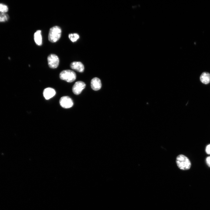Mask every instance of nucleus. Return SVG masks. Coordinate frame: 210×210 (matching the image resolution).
Instances as JSON below:
<instances>
[{"mask_svg":"<svg viewBox=\"0 0 210 210\" xmlns=\"http://www.w3.org/2000/svg\"><path fill=\"white\" fill-rule=\"evenodd\" d=\"M176 163L178 168L183 170H188L191 166L189 159L183 154L179 155L176 157Z\"/></svg>","mask_w":210,"mask_h":210,"instance_id":"nucleus-1","label":"nucleus"},{"mask_svg":"<svg viewBox=\"0 0 210 210\" xmlns=\"http://www.w3.org/2000/svg\"><path fill=\"white\" fill-rule=\"evenodd\" d=\"M61 32V29L59 26H55L51 27L49 32L48 40L52 42H57L60 38Z\"/></svg>","mask_w":210,"mask_h":210,"instance_id":"nucleus-2","label":"nucleus"},{"mask_svg":"<svg viewBox=\"0 0 210 210\" xmlns=\"http://www.w3.org/2000/svg\"><path fill=\"white\" fill-rule=\"evenodd\" d=\"M59 76L60 79L69 83L73 82L76 78V73L71 70L62 71L60 73Z\"/></svg>","mask_w":210,"mask_h":210,"instance_id":"nucleus-3","label":"nucleus"},{"mask_svg":"<svg viewBox=\"0 0 210 210\" xmlns=\"http://www.w3.org/2000/svg\"><path fill=\"white\" fill-rule=\"evenodd\" d=\"M48 64L49 67L52 69H55L58 66L59 60L58 56L54 54H51L48 57Z\"/></svg>","mask_w":210,"mask_h":210,"instance_id":"nucleus-4","label":"nucleus"},{"mask_svg":"<svg viewBox=\"0 0 210 210\" xmlns=\"http://www.w3.org/2000/svg\"><path fill=\"white\" fill-rule=\"evenodd\" d=\"M59 102L60 106L65 108H70L74 104L72 99L68 96H64L61 97L60 99Z\"/></svg>","mask_w":210,"mask_h":210,"instance_id":"nucleus-5","label":"nucleus"},{"mask_svg":"<svg viewBox=\"0 0 210 210\" xmlns=\"http://www.w3.org/2000/svg\"><path fill=\"white\" fill-rule=\"evenodd\" d=\"M85 83L82 81L76 82L73 85L72 90L73 92L76 95H78L82 92L85 87Z\"/></svg>","mask_w":210,"mask_h":210,"instance_id":"nucleus-6","label":"nucleus"},{"mask_svg":"<svg viewBox=\"0 0 210 210\" xmlns=\"http://www.w3.org/2000/svg\"><path fill=\"white\" fill-rule=\"evenodd\" d=\"M56 94L55 90L51 88H47L44 89L43 92L44 97L46 99H49L53 97Z\"/></svg>","mask_w":210,"mask_h":210,"instance_id":"nucleus-7","label":"nucleus"},{"mask_svg":"<svg viewBox=\"0 0 210 210\" xmlns=\"http://www.w3.org/2000/svg\"><path fill=\"white\" fill-rule=\"evenodd\" d=\"M70 66L72 69L79 72H83L84 69L83 64L80 62H72L70 65Z\"/></svg>","mask_w":210,"mask_h":210,"instance_id":"nucleus-8","label":"nucleus"},{"mask_svg":"<svg viewBox=\"0 0 210 210\" xmlns=\"http://www.w3.org/2000/svg\"><path fill=\"white\" fill-rule=\"evenodd\" d=\"M91 86L92 89L97 91L100 89L102 87V84L100 79L98 78H93L91 81Z\"/></svg>","mask_w":210,"mask_h":210,"instance_id":"nucleus-9","label":"nucleus"},{"mask_svg":"<svg viewBox=\"0 0 210 210\" xmlns=\"http://www.w3.org/2000/svg\"><path fill=\"white\" fill-rule=\"evenodd\" d=\"M34 39L36 43L38 46H41L42 44V37L41 35V31L37 30L34 34Z\"/></svg>","mask_w":210,"mask_h":210,"instance_id":"nucleus-10","label":"nucleus"},{"mask_svg":"<svg viewBox=\"0 0 210 210\" xmlns=\"http://www.w3.org/2000/svg\"><path fill=\"white\" fill-rule=\"evenodd\" d=\"M200 79L202 83L208 84L210 82V74L207 72H204L201 74Z\"/></svg>","mask_w":210,"mask_h":210,"instance_id":"nucleus-11","label":"nucleus"},{"mask_svg":"<svg viewBox=\"0 0 210 210\" xmlns=\"http://www.w3.org/2000/svg\"><path fill=\"white\" fill-rule=\"evenodd\" d=\"M69 37L71 41L75 42L79 38V36L77 33L70 34L69 35Z\"/></svg>","mask_w":210,"mask_h":210,"instance_id":"nucleus-12","label":"nucleus"},{"mask_svg":"<svg viewBox=\"0 0 210 210\" xmlns=\"http://www.w3.org/2000/svg\"><path fill=\"white\" fill-rule=\"evenodd\" d=\"M9 19V16L5 13H0V22L7 21Z\"/></svg>","mask_w":210,"mask_h":210,"instance_id":"nucleus-13","label":"nucleus"},{"mask_svg":"<svg viewBox=\"0 0 210 210\" xmlns=\"http://www.w3.org/2000/svg\"><path fill=\"white\" fill-rule=\"evenodd\" d=\"M8 9L7 6L2 3H0V12L1 13H5L8 11Z\"/></svg>","mask_w":210,"mask_h":210,"instance_id":"nucleus-14","label":"nucleus"},{"mask_svg":"<svg viewBox=\"0 0 210 210\" xmlns=\"http://www.w3.org/2000/svg\"><path fill=\"white\" fill-rule=\"evenodd\" d=\"M205 151L207 154H210V144H208L206 146Z\"/></svg>","mask_w":210,"mask_h":210,"instance_id":"nucleus-15","label":"nucleus"},{"mask_svg":"<svg viewBox=\"0 0 210 210\" xmlns=\"http://www.w3.org/2000/svg\"><path fill=\"white\" fill-rule=\"evenodd\" d=\"M206 162L208 166L210 167V156L207 157L206 158Z\"/></svg>","mask_w":210,"mask_h":210,"instance_id":"nucleus-16","label":"nucleus"}]
</instances>
